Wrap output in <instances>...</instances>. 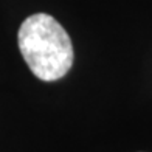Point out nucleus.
<instances>
[{
    "label": "nucleus",
    "mask_w": 152,
    "mask_h": 152,
    "mask_svg": "<svg viewBox=\"0 0 152 152\" xmlns=\"http://www.w3.org/2000/svg\"><path fill=\"white\" fill-rule=\"evenodd\" d=\"M17 42L26 65L40 81H58L73 65L70 36L50 14L37 12L26 17L19 28Z\"/></svg>",
    "instance_id": "obj_1"
}]
</instances>
